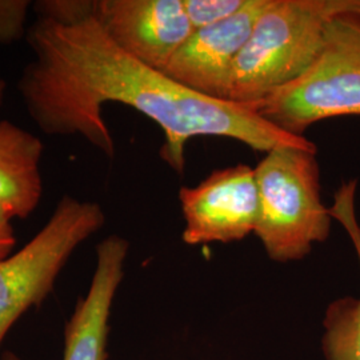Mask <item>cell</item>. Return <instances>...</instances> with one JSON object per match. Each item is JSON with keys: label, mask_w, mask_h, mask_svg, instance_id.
Wrapping results in <instances>:
<instances>
[{"label": "cell", "mask_w": 360, "mask_h": 360, "mask_svg": "<svg viewBox=\"0 0 360 360\" xmlns=\"http://www.w3.org/2000/svg\"><path fill=\"white\" fill-rule=\"evenodd\" d=\"M32 59L18 79L27 114L49 136H80L107 158L115 142L103 105H129L165 134L160 158L175 172L186 167V146L196 136H221L257 153L282 146L316 147L274 127L251 104L205 96L143 65L105 35L96 18L75 26L37 19L28 28Z\"/></svg>", "instance_id": "obj_1"}, {"label": "cell", "mask_w": 360, "mask_h": 360, "mask_svg": "<svg viewBox=\"0 0 360 360\" xmlns=\"http://www.w3.org/2000/svg\"><path fill=\"white\" fill-rule=\"evenodd\" d=\"M359 15L360 0H272L238 56L227 101L252 104L300 77L322 50L328 25Z\"/></svg>", "instance_id": "obj_2"}, {"label": "cell", "mask_w": 360, "mask_h": 360, "mask_svg": "<svg viewBox=\"0 0 360 360\" xmlns=\"http://www.w3.org/2000/svg\"><path fill=\"white\" fill-rule=\"evenodd\" d=\"M316 147L272 148L255 166L259 214L254 233L279 263L307 257L328 239L333 217L324 205Z\"/></svg>", "instance_id": "obj_3"}, {"label": "cell", "mask_w": 360, "mask_h": 360, "mask_svg": "<svg viewBox=\"0 0 360 360\" xmlns=\"http://www.w3.org/2000/svg\"><path fill=\"white\" fill-rule=\"evenodd\" d=\"M251 105L274 127L297 138L322 120L360 116L359 15L335 18L314 63Z\"/></svg>", "instance_id": "obj_4"}, {"label": "cell", "mask_w": 360, "mask_h": 360, "mask_svg": "<svg viewBox=\"0 0 360 360\" xmlns=\"http://www.w3.org/2000/svg\"><path fill=\"white\" fill-rule=\"evenodd\" d=\"M104 223L99 203L65 193L35 236L0 260V346L13 324L49 297L70 257Z\"/></svg>", "instance_id": "obj_5"}, {"label": "cell", "mask_w": 360, "mask_h": 360, "mask_svg": "<svg viewBox=\"0 0 360 360\" xmlns=\"http://www.w3.org/2000/svg\"><path fill=\"white\" fill-rule=\"evenodd\" d=\"M186 245L239 242L255 231L259 214L255 168L235 165L212 171L179 190Z\"/></svg>", "instance_id": "obj_6"}, {"label": "cell", "mask_w": 360, "mask_h": 360, "mask_svg": "<svg viewBox=\"0 0 360 360\" xmlns=\"http://www.w3.org/2000/svg\"><path fill=\"white\" fill-rule=\"evenodd\" d=\"M95 18L119 49L162 72L195 31L183 0H96Z\"/></svg>", "instance_id": "obj_7"}, {"label": "cell", "mask_w": 360, "mask_h": 360, "mask_svg": "<svg viewBox=\"0 0 360 360\" xmlns=\"http://www.w3.org/2000/svg\"><path fill=\"white\" fill-rule=\"evenodd\" d=\"M271 1L248 0L230 19L195 30L172 56L165 74L205 96L227 101L235 62Z\"/></svg>", "instance_id": "obj_8"}, {"label": "cell", "mask_w": 360, "mask_h": 360, "mask_svg": "<svg viewBox=\"0 0 360 360\" xmlns=\"http://www.w3.org/2000/svg\"><path fill=\"white\" fill-rule=\"evenodd\" d=\"M129 251V240L119 235H110L96 245L89 291L77 300L65 324L62 360H107L108 321Z\"/></svg>", "instance_id": "obj_9"}, {"label": "cell", "mask_w": 360, "mask_h": 360, "mask_svg": "<svg viewBox=\"0 0 360 360\" xmlns=\"http://www.w3.org/2000/svg\"><path fill=\"white\" fill-rule=\"evenodd\" d=\"M44 144L31 131L0 120V211L11 219L31 217L43 198L40 163Z\"/></svg>", "instance_id": "obj_10"}, {"label": "cell", "mask_w": 360, "mask_h": 360, "mask_svg": "<svg viewBox=\"0 0 360 360\" xmlns=\"http://www.w3.org/2000/svg\"><path fill=\"white\" fill-rule=\"evenodd\" d=\"M358 180L343 181L334 193L330 214L347 232L360 266V223L356 217ZM326 360H360V297H342L330 304L324 318Z\"/></svg>", "instance_id": "obj_11"}, {"label": "cell", "mask_w": 360, "mask_h": 360, "mask_svg": "<svg viewBox=\"0 0 360 360\" xmlns=\"http://www.w3.org/2000/svg\"><path fill=\"white\" fill-rule=\"evenodd\" d=\"M37 19L75 26L95 16L96 0H39L32 3Z\"/></svg>", "instance_id": "obj_12"}, {"label": "cell", "mask_w": 360, "mask_h": 360, "mask_svg": "<svg viewBox=\"0 0 360 360\" xmlns=\"http://www.w3.org/2000/svg\"><path fill=\"white\" fill-rule=\"evenodd\" d=\"M248 0H183L193 30L214 26L243 10Z\"/></svg>", "instance_id": "obj_13"}, {"label": "cell", "mask_w": 360, "mask_h": 360, "mask_svg": "<svg viewBox=\"0 0 360 360\" xmlns=\"http://www.w3.org/2000/svg\"><path fill=\"white\" fill-rule=\"evenodd\" d=\"M30 0H0V46H8L27 37Z\"/></svg>", "instance_id": "obj_14"}, {"label": "cell", "mask_w": 360, "mask_h": 360, "mask_svg": "<svg viewBox=\"0 0 360 360\" xmlns=\"http://www.w3.org/2000/svg\"><path fill=\"white\" fill-rule=\"evenodd\" d=\"M16 245V236L13 219L0 211V260L13 254Z\"/></svg>", "instance_id": "obj_15"}, {"label": "cell", "mask_w": 360, "mask_h": 360, "mask_svg": "<svg viewBox=\"0 0 360 360\" xmlns=\"http://www.w3.org/2000/svg\"><path fill=\"white\" fill-rule=\"evenodd\" d=\"M0 360H23L19 355H16L13 351H4L0 356Z\"/></svg>", "instance_id": "obj_16"}, {"label": "cell", "mask_w": 360, "mask_h": 360, "mask_svg": "<svg viewBox=\"0 0 360 360\" xmlns=\"http://www.w3.org/2000/svg\"><path fill=\"white\" fill-rule=\"evenodd\" d=\"M6 90H7V83L4 79L0 77V107L3 105L4 102V96H6Z\"/></svg>", "instance_id": "obj_17"}]
</instances>
